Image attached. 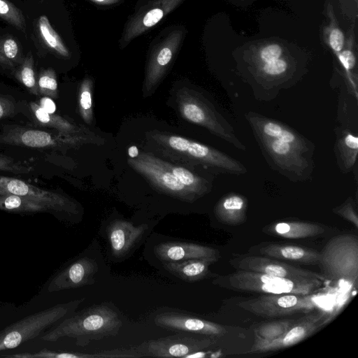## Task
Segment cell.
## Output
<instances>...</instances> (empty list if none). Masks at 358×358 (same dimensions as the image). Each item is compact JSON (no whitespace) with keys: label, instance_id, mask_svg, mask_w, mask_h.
<instances>
[{"label":"cell","instance_id":"obj_45","mask_svg":"<svg viewBox=\"0 0 358 358\" xmlns=\"http://www.w3.org/2000/svg\"><path fill=\"white\" fill-rule=\"evenodd\" d=\"M41 108L49 113H55L56 106L52 98L49 96H43L38 103Z\"/></svg>","mask_w":358,"mask_h":358},{"label":"cell","instance_id":"obj_1","mask_svg":"<svg viewBox=\"0 0 358 358\" xmlns=\"http://www.w3.org/2000/svg\"><path fill=\"white\" fill-rule=\"evenodd\" d=\"M147 143L162 155L215 173L242 175L246 168L239 161L210 146L180 136L152 131L146 134Z\"/></svg>","mask_w":358,"mask_h":358},{"label":"cell","instance_id":"obj_29","mask_svg":"<svg viewBox=\"0 0 358 358\" xmlns=\"http://www.w3.org/2000/svg\"><path fill=\"white\" fill-rule=\"evenodd\" d=\"M36 27L41 41L49 50L61 57H70L69 49L52 28L46 15H43L38 18Z\"/></svg>","mask_w":358,"mask_h":358},{"label":"cell","instance_id":"obj_33","mask_svg":"<svg viewBox=\"0 0 358 358\" xmlns=\"http://www.w3.org/2000/svg\"><path fill=\"white\" fill-rule=\"evenodd\" d=\"M5 358H90L99 357V354L87 355L66 351H54L43 348L36 352H20L13 355H0Z\"/></svg>","mask_w":358,"mask_h":358},{"label":"cell","instance_id":"obj_9","mask_svg":"<svg viewBox=\"0 0 358 358\" xmlns=\"http://www.w3.org/2000/svg\"><path fill=\"white\" fill-rule=\"evenodd\" d=\"M85 141L80 134L49 132L19 125H6L0 132V143L30 148L62 150Z\"/></svg>","mask_w":358,"mask_h":358},{"label":"cell","instance_id":"obj_42","mask_svg":"<svg viewBox=\"0 0 358 358\" xmlns=\"http://www.w3.org/2000/svg\"><path fill=\"white\" fill-rule=\"evenodd\" d=\"M282 49L276 43L269 44L262 48L259 53L260 64H264L281 58Z\"/></svg>","mask_w":358,"mask_h":358},{"label":"cell","instance_id":"obj_43","mask_svg":"<svg viewBox=\"0 0 358 358\" xmlns=\"http://www.w3.org/2000/svg\"><path fill=\"white\" fill-rule=\"evenodd\" d=\"M17 110V106L10 98L0 96V120L13 115Z\"/></svg>","mask_w":358,"mask_h":358},{"label":"cell","instance_id":"obj_16","mask_svg":"<svg viewBox=\"0 0 358 358\" xmlns=\"http://www.w3.org/2000/svg\"><path fill=\"white\" fill-rule=\"evenodd\" d=\"M236 270L254 271L290 279H319L322 274L282 262L265 256H240L229 261Z\"/></svg>","mask_w":358,"mask_h":358},{"label":"cell","instance_id":"obj_19","mask_svg":"<svg viewBox=\"0 0 358 358\" xmlns=\"http://www.w3.org/2000/svg\"><path fill=\"white\" fill-rule=\"evenodd\" d=\"M98 268V264L94 259L81 257L56 274L47 290L54 292L92 285Z\"/></svg>","mask_w":358,"mask_h":358},{"label":"cell","instance_id":"obj_28","mask_svg":"<svg viewBox=\"0 0 358 358\" xmlns=\"http://www.w3.org/2000/svg\"><path fill=\"white\" fill-rule=\"evenodd\" d=\"M0 210L21 214L51 212L48 206L40 201L14 194H0Z\"/></svg>","mask_w":358,"mask_h":358},{"label":"cell","instance_id":"obj_2","mask_svg":"<svg viewBox=\"0 0 358 358\" xmlns=\"http://www.w3.org/2000/svg\"><path fill=\"white\" fill-rule=\"evenodd\" d=\"M122 325L117 313L106 305L94 306L65 317L57 326L41 336L45 341L55 342L63 337L76 339L80 346L90 341L117 335Z\"/></svg>","mask_w":358,"mask_h":358},{"label":"cell","instance_id":"obj_14","mask_svg":"<svg viewBox=\"0 0 358 358\" xmlns=\"http://www.w3.org/2000/svg\"><path fill=\"white\" fill-rule=\"evenodd\" d=\"M324 313H310L296 320L294 323L278 338L266 341L255 335V341L249 353H264L291 347L308 338L324 324Z\"/></svg>","mask_w":358,"mask_h":358},{"label":"cell","instance_id":"obj_35","mask_svg":"<svg viewBox=\"0 0 358 358\" xmlns=\"http://www.w3.org/2000/svg\"><path fill=\"white\" fill-rule=\"evenodd\" d=\"M339 149L343 164L347 168L352 166L356 162L358 151V138L356 135L346 132L340 139Z\"/></svg>","mask_w":358,"mask_h":358},{"label":"cell","instance_id":"obj_30","mask_svg":"<svg viewBox=\"0 0 358 358\" xmlns=\"http://www.w3.org/2000/svg\"><path fill=\"white\" fill-rule=\"evenodd\" d=\"M24 57L17 41L10 36L0 38V65L14 71L22 62Z\"/></svg>","mask_w":358,"mask_h":358},{"label":"cell","instance_id":"obj_22","mask_svg":"<svg viewBox=\"0 0 358 358\" xmlns=\"http://www.w3.org/2000/svg\"><path fill=\"white\" fill-rule=\"evenodd\" d=\"M259 253L273 259L306 265L318 264L319 262L318 251L296 245L268 243L261 246Z\"/></svg>","mask_w":358,"mask_h":358},{"label":"cell","instance_id":"obj_15","mask_svg":"<svg viewBox=\"0 0 358 358\" xmlns=\"http://www.w3.org/2000/svg\"><path fill=\"white\" fill-rule=\"evenodd\" d=\"M0 194H14L36 200L48 206L51 212L75 214L78 211L77 203L69 196L15 178L0 176Z\"/></svg>","mask_w":358,"mask_h":358},{"label":"cell","instance_id":"obj_47","mask_svg":"<svg viewBox=\"0 0 358 358\" xmlns=\"http://www.w3.org/2000/svg\"><path fill=\"white\" fill-rule=\"evenodd\" d=\"M128 154L130 158H135L139 155L138 149L136 146L132 145L128 149Z\"/></svg>","mask_w":358,"mask_h":358},{"label":"cell","instance_id":"obj_20","mask_svg":"<svg viewBox=\"0 0 358 358\" xmlns=\"http://www.w3.org/2000/svg\"><path fill=\"white\" fill-rule=\"evenodd\" d=\"M146 229L145 224L134 226L122 220L110 222L107 236L113 255L117 258L127 255L142 238Z\"/></svg>","mask_w":358,"mask_h":358},{"label":"cell","instance_id":"obj_23","mask_svg":"<svg viewBox=\"0 0 358 358\" xmlns=\"http://www.w3.org/2000/svg\"><path fill=\"white\" fill-rule=\"evenodd\" d=\"M324 228L315 222L304 221H281L264 227L262 231L271 236L289 239H301L320 236Z\"/></svg>","mask_w":358,"mask_h":358},{"label":"cell","instance_id":"obj_11","mask_svg":"<svg viewBox=\"0 0 358 358\" xmlns=\"http://www.w3.org/2000/svg\"><path fill=\"white\" fill-rule=\"evenodd\" d=\"M180 332L175 335L145 341L133 348L139 357H187L213 345L210 336Z\"/></svg>","mask_w":358,"mask_h":358},{"label":"cell","instance_id":"obj_18","mask_svg":"<svg viewBox=\"0 0 358 358\" xmlns=\"http://www.w3.org/2000/svg\"><path fill=\"white\" fill-rule=\"evenodd\" d=\"M246 117L255 134L290 143L306 155L313 151V143L280 122L254 113H249Z\"/></svg>","mask_w":358,"mask_h":358},{"label":"cell","instance_id":"obj_46","mask_svg":"<svg viewBox=\"0 0 358 358\" xmlns=\"http://www.w3.org/2000/svg\"><path fill=\"white\" fill-rule=\"evenodd\" d=\"M99 6H113L120 3L121 0H90Z\"/></svg>","mask_w":358,"mask_h":358},{"label":"cell","instance_id":"obj_38","mask_svg":"<svg viewBox=\"0 0 358 358\" xmlns=\"http://www.w3.org/2000/svg\"><path fill=\"white\" fill-rule=\"evenodd\" d=\"M39 94L52 99L58 96V85L55 72L52 69L43 70L37 79Z\"/></svg>","mask_w":358,"mask_h":358},{"label":"cell","instance_id":"obj_44","mask_svg":"<svg viewBox=\"0 0 358 358\" xmlns=\"http://www.w3.org/2000/svg\"><path fill=\"white\" fill-rule=\"evenodd\" d=\"M337 57L346 71L353 69L355 65V57L350 48L342 50Z\"/></svg>","mask_w":358,"mask_h":358},{"label":"cell","instance_id":"obj_40","mask_svg":"<svg viewBox=\"0 0 358 358\" xmlns=\"http://www.w3.org/2000/svg\"><path fill=\"white\" fill-rule=\"evenodd\" d=\"M0 171L14 174H27L33 171L31 166L0 154Z\"/></svg>","mask_w":358,"mask_h":358},{"label":"cell","instance_id":"obj_41","mask_svg":"<svg viewBox=\"0 0 358 358\" xmlns=\"http://www.w3.org/2000/svg\"><path fill=\"white\" fill-rule=\"evenodd\" d=\"M333 212L358 228V217L353 201L349 198L343 204L333 209Z\"/></svg>","mask_w":358,"mask_h":358},{"label":"cell","instance_id":"obj_10","mask_svg":"<svg viewBox=\"0 0 358 358\" xmlns=\"http://www.w3.org/2000/svg\"><path fill=\"white\" fill-rule=\"evenodd\" d=\"M314 294H265L239 301L241 308L257 316L277 317L298 313H308L315 307Z\"/></svg>","mask_w":358,"mask_h":358},{"label":"cell","instance_id":"obj_25","mask_svg":"<svg viewBox=\"0 0 358 358\" xmlns=\"http://www.w3.org/2000/svg\"><path fill=\"white\" fill-rule=\"evenodd\" d=\"M218 259H192L163 263L164 268L173 275L187 282H196L213 276L209 270L210 264Z\"/></svg>","mask_w":358,"mask_h":358},{"label":"cell","instance_id":"obj_39","mask_svg":"<svg viewBox=\"0 0 358 358\" xmlns=\"http://www.w3.org/2000/svg\"><path fill=\"white\" fill-rule=\"evenodd\" d=\"M288 64L285 59L280 58L277 60L260 64L259 75L266 78H280L286 73Z\"/></svg>","mask_w":358,"mask_h":358},{"label":"cell","instance_id":"obj_24","mask_svg":"<svg viewBox=\"0 0 358 358\" xmlns=\"http://www.w3.org/2000/svg\"><path fill=\"white\" fill-rule=\"evenodd\" d=\"M20 109L34 124L52 128L59 132L65 134H80V129L66 119L45 111L40 106L33 101L21 103Z\"/></svg>","mask_w":358,"mask_h":358},{"label":"cell","instance_id":"obj_12","mask_svg":"<svg viewBox=\"0 0 358 358\" xmlns=\"http://www.w3.org/2000/svg\"><path fill=\"white\" fill-rule=\"evenodd\" d=\"M129 165L145 178L159 192L187 201L196 196L151 153L142 152L135 158H129Z\"/></svg>","mask_w":358,"mask_h":358},{"label":"cell","instance_id":"obj_4","mask_svg":"<svg viewBox=\"0 0 358 358\" xmlns=\"http://www.w3.org/2000/svg\"><path fill=\"white\" fill-rule=\"evenodd\" d=\"M176 96L178 110L185 120L204 127L238 150H246L232 126L201 93L184 87L177 90Z\"/></svg>","mask_w":358,"mask_h":358},{"label":"cell","instance_id":"obj_27","mask_svg":"<svg viewBox=\"0 0 358 358\" xmlns=\"http://www.w3.org/2000/svg\"><path fill=\"white\" fill-rule=\"evenodd\" d=\"M160 163L169 169L197 199L210 192L212 183L206 178L182 166L159 158Z\"/></svg>","mask_w":358,"mask_h":358},{"label":"cell","instance_id":"obj_17","mask_svg":"<svg viewBox=\"0 0 358 358\" xmlns=\"http://www.w3.org/2000/svg\"><path fill=\"white\" fill-rule=\"evenodd\" d=\"M155 323L159 327L178 332H188L207 336H222L227 329L220 324L178 313L157 315Z\"/></svg>","mask_w":358,"mask_h":358},{"label":"cell","instance_id":"obj_32","mask_svg":"<svg viewBox=\"0 0 358 358\" xmlns=\"http://www.w3.org/2000/svg\"><path fill=\"white\" fill-rule=\"evenodd\" d=\"M93 82L86 77L81 83L78 93V107L81 117L88 124L93 120L92 90Z\"/></svg>","mask_w":358,"mask_h":358},{"label":"cell","instance_id":"obj_7","mask_svg":"<svg viewBox=\"0 0 358 358\" xmlns=\"http://www.w3.org/2000/svg\"><path fill=\"white\" fill-rule=\"evenodd\" d=\"M186 34L183 26L175 25L164 30L151 45L143 84L145 96L159 84L178 52Z\"/></svg>","mask_w":358,"mask_h":358},{"label":"cell","instance_id":"obj_37","mask_svg":"<svg viewBox=\"0 0 358 358\" xmlns=\"http://www.w3.org/2000/svg\"><path fill=\"white\" fill-rule=\"evenodd\" d=\"M330 8L331 10L328 8V13L329 17H331V22L325 31L326 40L329 46L337 55L343 49L345 36L335 21L331 6Z\"/></svg>","mask_w":358,"mask_h":358},{"label":"cell","instance_id":"obj_6","mask_svg":"<svg viewBox=\"0 0 358 358\" xmlns=\"http://www.w3.org/2000/svg\"><path fill=\"white\" fill-rule=\"evenodd\" d=\"M325 279L343 281L356 286L358 280V238L352 234L334 236L319 252Z\"/></svg>","mask_w":358,"mask_h":358},{"label":"cell","instance_id":"obj_5","mask_svg":"<svg viewBox=\"0 0 358 358\" xmlns=\"http://www.w3.org/2000/svg\"><path fill=\"white\" fill-rule=\"evenodd\" d=\"M85 299L58 303L7 326L0 331V352L35 338L62 319L74 313Z\"/></svg>","mask_w":358,"mask_h":358},{"label":"cell","instance_id":"obj_8","mask_svg":"<svg viewBox=\"0 0 358 358\" xmlns=\"http://www.w3.org/2000/svg\"><path fill=\"white\" fill-rule=\"evenodd\" d=\"M263 154L273 169L293 181L306 179L313 163L308 155L293 145L255 134Z\"/></svg>","mask_w":358,"mask_h":358},{"label":"cell","instance_id":"obj_31","mask_svg":"<svg viewBox=\"0 0 358 358\" xmlns=\"http://www.w3.org/2000/svg\"><path fill=\"white\" fill-rule=\"evenodd\" d=\"M15 77L31 94L40 95L37 79L34 70V62L29 52L23 59L22 63L13 71Z\"/></svg>","mask_w":358,"mask_h":358},{"label":"cell","instance_id":"obj_34","mask_svg":"<svg viewBox=\"0 0 358 358\" xmlns=\"http://www.w3.org/2000/svg\"><path fill=\"white\" fill-rule=\"evenodd\" d=\"M295 320H282L263 323L254 330L255 335L271 341L278 338L285 332L295 322Z\"/></svg>","mask_w":358,"mask_h":358},{"label":"cell","instance_id":"obj_36","mask_svg":"<svg viewBox=\"0 0 358 358\" xmlns=\"http://www.w3.org/2000/svg\"><path fill=\"white\" fill-rule=\"evenodd\" d=\"M0 17L25 33L26 23L23 14L8 0H0Z\"/></svg>","mask_w":358,"mask_h":358},{"label":"cell","instance_id":"obj_26","mask_svg":"<svg viewBox=\"0 0 358 358\" xmlns=\"http://www.w3.org/2000/svg\"><path fill=\"white\" fill-rule=\"evenodd\" d=\"M248 202L245 196L230 193L223 196L215 205L214 213L220 222L238 226L246 220Z\"/></svg>","mask_w":358,"mask_h":358},{"label":"cell","instance_id":"obj_21","mask_svg":"<svg viewBox=\"0 0 358 358\" xmlns=\"http://www.w3.org/2000/svg\"><path fill=\"white\" fill-rule=\"evenodd\" d=\"M155 254L162 263L220 257V252L213 248L186 242L162 243L156 247Z\"/></svg>","mask_w":358,"mask_h":358},{"label":"cell","instance_id":"obj_3","mask_svg":"<svg viewBox=\"0 0 358 358\" xmlns=\"http://www.w3.org/2000/svg\"><path fill=\"white\" fill-rule=\"evenodd\" d=\"M215 285L236 292L262 294H315L322 285L319 279H290L265 273L236 270L227 275L218 276Z\"/></svg>","mask_w":358,"mask_h":358},{"label":"cell","instance_id":"obj_13","mask_svg":"<svg viewBox=\"0 0 358 358\" xmlns=\"http://www.w3.org/2000/svg\"><path fill=\"white\" fill-rule=\"evenodd\" d=\"M185 0H141L127 20L120 39L124 48L138 36L158 24Z\"/></svg>","mask_w":358,"mask_h":358}]
</instances>
